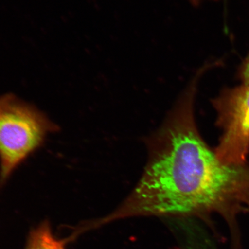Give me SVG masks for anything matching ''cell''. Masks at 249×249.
I'll list each match as a JSON object with an SVG mask.
<instances>
[{"instance_id":"1","label":"cell","mask_w":249,"mask_h":249,"mask_svg":"<svg viewBox=\"0 0 249 249\" xmlns=\"http://www.w3.org/2000/svg\"><path fill=\"white\" fill-rule=\"evenodd\" d=\"M199 79L193 78L147 139L148 160L141 178L106 222L142 216L204 219L217 213L226 221L232 242L241 241L236 216L249 185V166L224 164L201 138L195 115Z\"/></svg>"},{"instance_id":"2","label":"cell","mask_w":249,"mask_h":249,"mask_svg":"<svg viewBox=\"0 0 249 249\" xmlns=\"http://www.w3.org/2000/svg\"><path fill=\"white\" fill-rule=\"evenodd\" d=\"M57 129L32 105L11 93L0 96V186Z\"/></svg>"},{"instance_id":"3","label":"cell","mask_w":249,"mask_h":249,"mask_svg":"<svg viewBox=\"0 0 249 249\" xmlns=\"http://www.w3.org/2000/svg\"><path fill=\"white\" fill-rule=\"evenodd\" d=\"M222 135L214 152L228 166L247 164L249 154V85L226 89L213 101Z\"/></svg>"},{"instance_id":"4","label":"cell","mask_w":249,"mask_h":249,"mask_svg":"<svg viewBox=\"0 0 249 249\" xmlns=\"http://www.w3.org/2000/svg\"><path fill=\"white\" fill-rule=\"evenodd\" d=\"M178 232L181 249H217L213 241L200 226L189 222L188 218L178 219Z\"/></svg>"},{"instance_id":"5","label":"cell","mask_w":249,"mask_h":249,"mask_svg":"<svg viewBox=\"0 0 249 249\" xmlns=\"http://www.w3.org/2000/svg\"><path fill=\"white\" fill-rule=\"evenodd\" d=\"M76 235V232L68 239H58L53 234L49 221H43L30 232L24 249H66L68 243Z\"/></svg>"},{"instance_id":"6","label":"cell","mask_w":249,"mask_h":249,"mask_svg":"<svg viewBox=\"0 0 249 249\" xmlns=\"http://www.w3.org/2000/svg\"><path fill=\"white\" fill-rule=\"evenodd\" d=\"M239 76L243 84L249 85V55L243 62L239 69Z\"/></svg>"},{"instance_id":"7","label":"cell","mask_w":249,"mask_h":249,"mask_svg":"<svg viewBox=\"0 0 249 249\" xmlns=\"http://www.w3.org/2000/svg\"><path fill=\"white\" fill-rule=\"evenodd\" d=\"M242 212L249 213V186L242 198Z\"/></svg>"},{"instance_id":"8","label":"cell","mask_w":249,"mask_h":249,"mask_svg":"<svg viewBox=\"0 0 249 249\" xmlns=\"http://www.w3.org/2000/svg\"><path fill=\"white\" fill-rule=\"evenodd\" d=\"M190 2L192 3L194 5H198L200 4L202 2L205 1V0H189Z\"/></svg>"}]
</instances>
